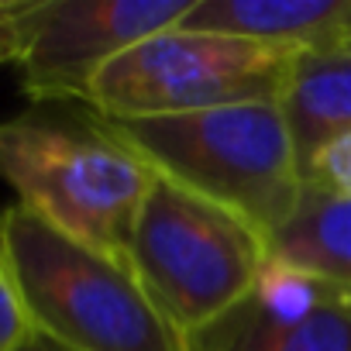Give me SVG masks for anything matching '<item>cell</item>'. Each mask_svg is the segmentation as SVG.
<instances>
[{
	"instance_id": "13",
	"label": "cell",
	"mask_w": 351,
	"mask_h": 351,
	"mask_svg": "<svg viewBox=\"0 0 351 351\" xmlns=\"http://www.w3.org/2000/svg\"><path fill=\"white\" fill-rule=\"evenodd\" d=\"M14 14L18 0H0V66H14Z\"/></svg>"
},
{
	"instance_id": "1",
	"label": "cell",
	"mask_w": 351,
	"mask_h": 351,
	"mask_svg": "<svg viewBox=\"0 0 351 351\" xmlns=\"http://www.w3.org/2000/svg\"><path fill=\"white\" fill-rule=\"evenodd\" d=\"M0 180L45 224L131 269L152 169L100 114L80 104H35L0 121Z\"/></svg>"
},
{
	"instance_id": "8",
	"label": "cell",
	"mask_w": 351,
	"mask_h": 351,
	"mask_svg": "<svg viewBox=\"0 0 351 351\" xmlns=\"http://www.w3.org/2000/svg\"><path fill=\"white\" fill-rule=\"evenodd\" d=\"M300 172L341 134L351 131V38L341 45L300 49L279 97Z\"/></svg>"
},
{
	"instance_id": "4",
	"label": "cell",
	"mask_w": 351,
	"mask_h": 351,
	"mask_svg": "<svg viewBox=\"0 0 351 351\" xmlns=\"http://www.w3.org/2000/svg\"><path fill=\"white\" fill-rule=\"evenodd\" d=\"M265 262V241L224 207L152 172L131 234V272L190 348L234 313Z\"/></svg>"
},
{
	"instance_id": "2",
	"label": "cell",
	"mask_w": 351,
	"mask_h": 351,
	"mask_svg": "<svg viewBox=\"0 0 351 351\" xmlns=\"http://www.w3.org/2000/svg\"><path fill=\"white\" fill-rule=\"evenodd\" d=\"M0 269L32 330L66 351H190L128 265L21 204L0 210Z\"/></svg>"
},
{
	"instance_id": "11",
	"label": "cell",
	"mask_w": 351,
	"mask_h": 351,
	"mask_svg": "<svg viewBox=\"0 0 351 351\" xmlns=\"http://www.w3.org/2000/svg\"><path fill=\"white\" fill-rule=\"evenodd\" d=\"M303 183L310 186H320L327 193H341V197H351V131L334 138L306 169Z\"/></svg>"
},
{
	"instance_id": "7",
	"label": "cell",
	"mask_w": 351,
	"mask_h": 351,
	"mask_svg": "<svg viewBox=\"0 0 351 351\" xmlns=\"http://www.w3.org/2000/svg\"><path fill=\"white\" fill-rule=\"evenodd\" d=\"M180 28L282 49H320L351 38V0H197Z\"/></svg>"
},
{
	"instance_id": "6",
	"label": "cell",
	"mask_w": 351,
	"mask_h": 351,
	"mask_svg": "<svg viewBox=\"0 0 351 351\" xmlns=\"http://www.w3.org/2000/svg\"><path fill=\"white\" fill-rule=\"evenodd\" d=\"M197 0H18L14 69L35 104H83L138 42L176 28Z\"/></svg>"
},
{
	"instance_id": "5",
	"label": "cell",
	"mask_w": 351,
	"mask_h": 351,
	"mask_svg": "<svg viewBox=\"0 0 351 351\" xmlns=\"http://www.w3.org/2000/svg\"><path fill=\"white\" fill-rule=\"evenodd\" d=\"M300 49L169 28L117 56L90 86L100 117H176L238 104H279Z\"/></svg>"
},
{
	"instance_id": "14",
	"label": "cell",
	"mask_w": 351,
	"mask_h": 351,
	"mask_svg": "<svg viewBox=\"0 0 351 351\" xmlns=\"http://www.w3.org/2000/svg\"><path fill=\"white\" fill-rule=\"evenodd\" d=\"M18 351H66V348H59V344H52L49 337H42V334H32Z\"/></svg>"
},
{
	"instance_id": "3",
	"label": "cell",
	"mask_w": 351,
	"mask_h": 351,
	"mask_svg": "<svg viewBox=\"0 0 351 351\" xmlns=\"http://www.w3.org/2000/svg\"><path fill=\"white\" fill-rule=\"evenodd\" d=\"M104 121L152 172L241 217L265 245L303 193V172L279 104Z\"/></svg>"
},
{
	"instance_id": "12",
	"label": "cell",
	"mask_w": 351,
	"mask_h": 351,
	"mask_svg": "<svg viewBox=\"0 0 351 351\" xmlns=\"http://www.w3.org/2000/svg\"><path fill=\"white\" fill-rule=\"evenodd\" d=\"M32 324L18 303V293L11 286V279L0 269V351H18L28 337H32Z\"/></svg>"
},
{
	"instance_id": "10",
	"label": "cell",
	"mask_w": 351,
	"mask_h": 351,
	"mask_svg": "<svg viewBox=\"0 0 351 351\" xmlns=\"http://www.w3.org/2000/svg\"><path fill=\"white\" fill-rule=\"evenodd\" d=\"M190 351H351V300L296 320L262 317L241 303L207 334L193 337Z\"/></svg>"
},
{
	"instance_id": "9",
	"label": "cell",
	"mask_w": 351,
	"mask_h": 351,
	"mask_svg": "<svg viewBox=\"0 0 351 351\" xmlns=\"http://www.w3.org/2000/svg\"><path fill=\"white\" fill-rule=\"evenodd\" d=\"M265 255L351 293V197L303 183L293 214L269 238Z\"/></svg>"
}]
</instances>
